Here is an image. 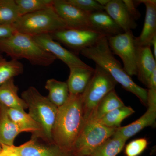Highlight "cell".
Returning a JSON list of instances; mask_svg holds the SVG:
<instances>
[{"label":"cell","instance_id":"cell-25","mask_svg":"<svg viewBox=\"0 0 156 156\" xmlns=\"http://www.w3.org/2000/svg\"><path fill=\"white\" fill-rule=\"evenodd\" d=\"M127 140L112 136L93 151L90 156H117L122 151Z\"/></svg>","mask_w":156,"mask_h":156},{"label":"cell","instance_id":"cell-20","mask_svg":"<svg viewBox=\"0 0 156 156\" xmlns=\"http://www.w3.org/2000/svg\"><path fill=\"white\" fill-rule=\"evenodd\" d=\"M9 118L17 126L21 132H29L33 134L44 136L41 126L37 122L25 111L7 108Z\"/></svg>","mask_w":156,"mask_h":156},{"label":"cell","instance_id":"cell-18","mask_svg":"<svg viewBox=\"0 0 156 156\" xmlns=\"http://www.w3.org/2000/svg\"><path fill=\"white\" fill-rule=\"evenodd\" d=\"M89 20L91 29L104 34L107 37L124 32L105 11L90 14Z\"/></svg>","mask_w":156,"mask_h":156},{"label":"cell","instance_id":"cell-6","mask_svg":"<svg viewBox=\"0 0 156 156\" xmlns=\"http://www.w3.org/2000/svg\"><path fill=\"white\" fill-rule=\"evenodd\" d=\"M117 84L109 73L96 65L94 74L82 94L85 122L90 121L101 100L114 89Z\"/></svg>","mask_w":156,"mask_h":156},{"label":"cell","instance_id":"cell-14","mask_svg":"<svg viewBox=\"0 0 156 156\" xmlns=\"http://www.w3.org/2000/svg\"><path fill=\"white\" fill-rule=\"evenodd\" d=\"M147 109L138 119L124 127L117 128L113 136L128 140L143 129L156 124V103H147Z\"/></svg>","mask_w":156,"mask_h":156},{"label":"cell","instance_id":"cell-23","mask_svg":"<svg viewBox=\"0 0 156 156\" xmlns=\"http://www.w3.org/2000/svg\"><path fill=\"white\" fill-rule=\"evenodd\" d=\"M124 105V102L117 95L115 89H113L101 100L89 121H98L105 115Z\"/></svg>","mask_w":156,"mask_h":156},{"label":"cell","instance_id":"cell-13","mask_svg":"<svg viewBox=\"0 0 156 156\" xmlns=\"http://www.w3.org/2000/svg\"><path fill=\"white\" fill-rule=\"evenodd\" d=\"M135 2L136 5L143 4L146 7L143 27L139 36L134 37L135 44L137 47L151 46L152 39L156 35V1L140 0Z\"/></svg>","mask_w":156,"mask_h":156},{"label":"cell","instance_id":"cell-37","mask_svg":"<svg viewBox=\"0 0 156 156\" xmlns=\"http://www.w3.org/2000/svg\"><path fill=\"white\" fill-rule=\"evenodd\" d=\"M2 150V145H1V144H0V152H1V151Z\"/></svg>","mask_w":156,"mask_h":156},{"label":"cell","instance_id":"cell-24","mask_svg":"<svg viewBox=\"0 0 156 156\" xmlns=\"http://www.w3.org/2000/svg\"><path fill=\"white\" fill-rule=\"evenodd\" d=\"M23 64L18 60H7L0 53V86L23 72Z\"/></svg>","mask_w":156,"mask_h":156},{"label":"cell","instance_id":"cell-5","mask_svg":"<svg viewBox=\"0 0 156 156\" xmlns=\"http://www.w3.org/2000/svg\"><path fill=\"white\" fill-rule=\"evenodd\" d=\"M21 97L27 104L29 115L41 126L44 136L53 143L52 131L56 120L58 107L53 105L48 97L41 95L33 87H29L21 93Z\"/></svg>","mask_w":156,"mask_h":156},{"label":"cell","instance_id":"cell-8","mask_svg":"<svg viewBox=\"0 0 156 156\" xmlns=\"http://www.w3.org/2000/svg\"><path fill=\"white\" fill-rule=\"evenodd\" d=\"M53 40L72 50L74 53L91 47L106 35L91 29L66 28L49 34Z\"/></svg>","mask_w":156,"mask_h":156},{"label":"cell","instance_id":"cell-21","mask_svg":"<svg viewBox=\"0 0 156 156\" xmlns=\"http://www.w3.org/2000/svg\"><path fill=\"white\" fill-rule=\"evenodd\" d=\"M20 133L19 128L9 118L7 107L0 104V144L14 145V140Z\"/></svg>","mask_w":156,"mask_h":156},{"label":"cell","instance_id":"cell-16","mask_svg":"<svg viewBox=\"0 0 156 156\" xmlns=\"http://www.w3.org/2000/svg\"><path fill=\"white\" fill-rule=\"evenodd\" d=\"M136 69L138 80L147 86L151 73L156 69V59L150 46H136Z\"/></svg>","mask_w":156,"mask_h":156},{"label":"cell","instance_id":"cell-30","mask_svg":"<svg viewBox=\"0 0 156 156\" xmlns=\"http://www.w3.org/2000/svg\"><path fill=\"white\" fill-rule=\"evenodd\" d=\"M148 142L145 138L134 140L126 146L125 153L126 156H139L147 147Z\"/></svg>","mask_w":156,"mask_h":156},{"label":"cell","instance_id":"cell-10","mask_svg":"<svg viewBox=\"0 0 156 156\" xmlns=\"http://www.w3.org/2000/svg\"><path fill=\"white\" fill-rule=\"evenodd\" d=\"M34 41L45 51L64 62L69 68H92L85 63L73 52L66 49L58 42L53 40L49 34H43L32 37Z\"/></svg>","mask_w":156,"mask_h":156},{"label":"cell","instance_id":"cell-36","mask_svg":"<svg viewBox=\"0 0 156 156\" xmlns=\"http://www.w3.org/2000/svg\"><path fill=\"white\" fill-rule=\"evenodd\" d=\"M101 5L105 7L107 5L108 3L109 2L110 0H96Z\"/></svg>","mask_w":156,"mask_h":156},{"label":"cell","instance_id":"cell-26","mask_svg":"<svg viewBox=\"0 0 156 156\" xmlns=\"http://www.w3.org/2000/svg\"><path fill=\"white\" fill-rule=\"evenodd\" d=\"M134 112L131 107L124 105L105 115L97 122L109 128H118L121 127L123 120Z\"/></svg>","mask_w":156,"mask_h":156},{"label":"cell","instance_id":"cell-3","mask_svg":"<svg viewBox=\"0 0 156 156\" xmlns=\"http://www.w3.org/2000/svg\"><path fill=\"white\" fill-rule=\"evenodd\" d=\"M5 53L12 59L26 58L31 64L48 66L56 58L41 48L32 37L15 31L9 37L0 39V53Z\"/></svg>","mask_w":156,"mask_h":156},{"label":"cell","instance_id":"cell-4","mask_svg":"<svg viewBox=\"0 0 156 156\" xmlns=\"http://www.w3.org/2000/svg\"><path fill=\"white\" fill-rule=\"evenodd\" d=\"M16 31L30 36L50 34L68 28L53 6L20 16L13 25Z\"/></svg>","mask_w":156,"mask_h":156},{"label":"cell","instance_id":"cell-17","mask_svg":"<svg viewBox=\"0 0 156 156\" xmlns=\"http://www.w3.org/2000/svg\"><path fill=\"white\" fill-rule=\"evenodd\" d=\"M70 73L67 83L69 94H83L94 73L95 69L82 67L69 68Z\"/></svg>","mask_w":156,"mask_h":156},{"label":"cell","instance_id":"cell-35","mask_svg":"<svg viewBox=\"0 0 156 156\" xmlns=\"http://www.w3.org/2000/svg\"><path fill=\"white\" fill-rule=\"evenodd\" d=\"M153 46V54L154 58L156 59V35L152 39L151 43V46Z\"/></svg>","mask_w":156,"mask_h":156},{"label":"cell","instance_id":"cell-33","mask_svg":"<svg viewBox=\"0 0 156 156\" xmlns=\"http://www.w3.org/2000/svg\"><path fill=\"white\" fill-rule=\"evenodd\" d=\"M15 31L13 26L0 24V39L9 37Z\"/></svg>","mask_w":156,"mask_h":156},{"label":"cell","instance_id":"cell-28","mask_svg":"<svg viewBox=\"0 0 156 156\" xmlns=\"http://www.w3.org/2000/svg\"><path fill=\"white\" fill-rule=\"evenodd\" d=\"M53 0H15L20 16L36 12L51 7Z\"/></svg>","mask_w":156,"mask_h":156},{"label":"cell","instance_id":"cell-27","mask_svg":"<svg viewBox=\"0 0 156 156\" xmlns=\"http://www.w3.org/2000/svg\"><path fill=\"white\" fill-rule=\"evenodd\" d=\"M20 17L15 0H0V24L13 26Z\"/></svg>","mask_w":156,"mask_h":156},{"label":"cell","instance_id":"cell-22","mask_svg":"<svg viewBox=\"0 0 156 156\" xmlns=\"http://www.w3.org/2000/svg\"><path fill=\"white\" fill-rule=\"evenodd\" d=\"M45 88L49 92L48 98L53 105L59 107L67 101L69 92L67 83L50 79L47 81Z\"/></svg>","mask_w":156,"mask_h":156},{"label":"cell","instance_id":"cell-1","mask_svg":"<svg viewBox=\"0 0 156 156\" xmlns=\"http://www.w3.org/2000/svg\"><path fill=\"white\" fill-rule=\"evenodd\" d=\"M85 124L82 94H69L67 101L58 108L52 131L53 144L69 155L73 144Z\"/></svg>","mask_w":156,"mask_h":156},{"label":"cell","instance_id":"cell-9","mask_svg":"<svg viewBox=\"0 0 156 156\" xmlns=\"http://www.w3.org/2000/svg\"><path fill=\"white\" fill-rule=\"evenodd\" d=\"M134 37L131 31L107 37L112 52L122 59L123 68L130 76L137 75L136 46Z\"/></svg>","mask_w":156,"mask_h":156},{"label":"cell","instance_id":"cell-12","mask_svg":"<svg viewBox=\"0 0 156 156\" xmlns=\"http://www.w3.org/2000/svg\"><path fill=\"white\" fill-rule=\"evenodd\" d=\"M16 148L20 156H69L45 137L34 134L30 140Z\"/></svg>","mask_w":156,"mask_h":156},{"label":"cell","instance_id":"cell-31","mask_svg":"<svg viewBox=\"0 0 156 156\" xmlns=\"http://www.w3.org/2000/svg\"><path fill=\"white\" fill-rule=\"evenodd\" d=\"M130 16L134 20H138L141 17V14L137 9L135 1L122 0Z\"/></svg>","mask_w":156,"mask_h":156},{"label":"cell","instance_id":"cell-19","mask_svg":"<svg viewBox=\"0 0 156 156\" xmlns=\"http://www.w3.org/2000/svg\"><path fill=\"white\" fill-rule=\"evenodd\" d=\"M19 88L12 79L0 86V104L9 108L25 111L27 104L18 96Z\"/></svg>","mask_w":156,"mask_h":156},{"label":"cell","instance_id":"cell-29","mask_svg":"<svg viewBox=\"0 0 156 156\" xmlns=\"http://www.w3.org/2000/svg\"><path fill=\"white\" fill-rule=\"evenodd\" d=\"M66 1L70 5L89 14L105 11L104 7L101 5L96 0H66Z\"/></svg>","mask_w":156,"mask_h":156},{"label":"cell","instance_id":"cell-38","mask_svg":"<svg viewBox=\"0 0 156 156\" xmlns=\"http://www.w3.org/2000/svg\"></svg>","mask_w":156,"mask_h":156},{"label":"cell","instance_id":"cell-34","mask_svg":"<svg viewBox=\"0 0 156 156\" xmlns=\"http://www.w3.org/2000/svg\"><path fill=\"white\" fill-rule=\"evenodd\" d=\"M147 87L148 89L156 90V69L151 73L148 80Z\"/></svg>","mask_w":156,"mask_h":156},{"label":"cell","instance_id":"cell-32","mask_svg":"<svg viewBox=\"0 0 156 156\" xmlns=\"http://www.w3.org/2000/svg\"><path fill=\"white\" fill-rule=\"evenodd\" d=\"M2 150L0 152V156H20L14 145L9 146L2 145Z\"/></svg>","mask_w":156,"mask_h":156},{"label":"cell","instance_id":"cell-15","mask_svg":"<svg viewBox=\"0 0 156 156\" xmlns=\"http://www.w3.org/2000/svg\"><path fill=\"white\" fill-rule=\"evenodd\" d=\"M105 11L124 32L137 27V24L130 16L122 0H110L105 7Z\"/></svg>","mask_w":156,"mask_h":156},{"label":"cell","instance_id":"cell-11","mask_svg":"<svg viewBox=\"0 0 156 156\" xmlns=\"http://www.w3.org/2000/svg\"><path fill=\"white\" fill-rule=\"evenodd\" d=\"M53 7L68 28L91 29L89 13L70 5L66 0H53Z\"/></svg>","mask_w":156,"mask_h":156},{"label":"cell","instance_id":"cell-2","mask_svg":"<svg viewBox=\"0 0 156 156\" xmlns=\"http://www.w3.org/2000/svg\"><path fill=\"white\" fill-rule=\"evenodd\" d=\"M80 53L106 70L117 83L120 84L126 91L134 94L143 104L147 106V89L135 83L125 71L109 47L107 37L101 39L95 44L82 50Z\"/></svg>","mask_w":156,"mask_h":156},{"label":"cell","instance_id":"cell-7","mask_svg":"<svg viewBox=\"0 0 156 156\" xmlns=\"http://www.w3.org/2000/svg\"><path fill=\"white\" fill-rule=\"evenodd\" d=\"M116 129L104 126L97 121L85 122L73 144L69 156H90L96 148L112 136Z\"/></svg>","mask_w":156,"mask_h":156}]
</instances>
